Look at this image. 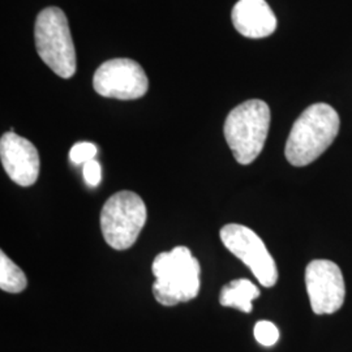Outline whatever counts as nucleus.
Here are the masks:
<instances>
[{
	"instance_id": "ddd939ff",
	"label": "nucleus",
	"mask_w": 352,
	"mask_h": 352,
	"mask_svg": "<svg viewBox=\"0 0 352 352\" xmlns=\"http://www.w3.org/2000/svg\"><path fill=\"white\" fill-rule=\"evenodd\" d=\"M254 338L265 347H272L279 340V330L270 321H258L254 325Z\"/></svg>"
},
{
	"instance_id": "20e7f679",
	"label": "nucleus",
	"mask_w": 352,
	"mask_h": 352,
	"mask_svg": "<svg viewBox=\"0 0 352 352\" xmlns=\"http://www.w3.org/2000/svg\"><path fill=\"white\" fill-rule=\"evenodd\" d=\"M36 49L43 63L62 78L76 72V50L65 13L58 7H47L37 16L34 26Z\"/></svg>"
},
{
	"instance_id": "9d476101",
	"label": "nucleus",
	"mask_w": 352,
	"mask_h": 352,
	"mask_svg": "<svg viewBox=\"0 0 352 352\" xmlns=\"http://www.w3.org/2000/svg\"><path fill=\"white\" fill-rule=\"evenodd\" d=\"M231 19L235 29L247 38L269 37L277 29V17L265 0H239Z\"/></svg>"
},
{
	"instance_id": "f03ea898",
	"label": "nucleus",
	"mask_w": 352,
	"mask_h": 352,
	"mask_svg": "<svg viewBox=\"0 0 352 352\" xmlns=\"http://www.w3.org/2000/svg\"><path fill=\"white\" fill-rule=\"evenodd\" d=\"M155 280L153 294L164 307H174L197 298L200 292L199 260L187 247L179 245L173 251L160 253L151 265Z\"/></svg>"
},
{
	"instance_id": "0eeeda50",
	"label": "nucleus",
	"mask_w": 352,
	"mask_h": 352,
	"mask_svg": "<svg viewBox=\"0 0 352 352\" xmlns=\"http://www.w3.org/2000/svg\"><path fill=\"white\" fill-rule=\"evenodd\" d=\"M93 87L102 97L129 101L146 94L149 80L138 62L118 58L100 65L93 76Z\"/></svg>"
},
{
	"instance_id": "9b49d317",
	"label": "nucleus",
	"mask_w": 352,
	"mask_h": 352,
	"mask_svg": "<svg viewBox=\"0 0 352 352\" xmlns=\"http://www.w3.org/2000/svg\"><path fill=\"white\" fill-rule=\"evenodd\" d=\"M260 296V289L248 279H235L223 286L219 294V302L223 307L236 308L244 314H251L252 302Z\"/></svg>"
},
{
	"instance_id": "6e6552de",
	"label": "nucleus",
	"mask_w": 352,
	"mask_h": 352,
	"mask_svg": "<svg viewBox=\"0 0 352 352\" xmlns=\"http://www.w3.org/2000/svg\"><path fill=\"white\" fill-rule=\"evenodd\" d=\"M305 286L316 315H331L344 302L346 286L340 266L329 260H314L305 269Z\"/></svg>"
},
{
	"instance_id": "4468645a",
	"label": "nucleus",
	"mask_w": 352,
	"mask_h": 352,
	"mask_svg": "<svg viewBox=\"0 0 352 352\" xmlns=\"http://www.w3.org/2000/svg\"><path fill=\"white\" fill-rule=\"evenodd\" d=\"M97 146L91 142H77L69 151V160L75 164H85L97 155Z\"/></svg>"
},
{
	"instance_id": "1a4fd4ad",
	"label": "nucleus",
	"mask_w": 352,
	"mask_h": 352,
	"mask_svg": "<svg viewBox=\"0 0 352 352\" xmlns=\"http://www.w3.org/2000/svg\"><path fill=\"white\" fill-rule=\"evenodd\" d=\"M0 160L10 179L20 187H30L39 175L37 148L14 132H7L0 139Z\"/></svg>"
},
{
	"instance_id": "7ed1b4c3",
	"label": "nucleus",
	"mask_w": 352,
	"mask_h": 352,
	"mask_svg": "<svg viewBox=\"0 0 352 352\" xmlns=\"http://www.w3.org/2000/svg\"><path fill=\"white\" fill-rule=\"evenodd\" d=\"M270 126V109L261 100L243 102L228 113L223 132L240 164H250L264 149Z\"/></svg>"
},
{
	"instance_id": "f8f14e48",
	"label": "nucleus",
	"mask_w": 352,
	"mask_h": 352,
	"mask_svg": "<svg viewBox=\"0 0 352 352\" xmlns=\"http://www.w3.org/2000/svg\"><path fill=\"white\" fill-rule=\"evenodd\" d=\"M24 272L4 253H0V289L10 294H20L26 289Z\"/></svg>"
},
{
	"instance_id": "2eb2a0df",
	"label": "nucleus",
	"mask_w": 352,
	"mask_h": 352,
	"mask_svg": "<svg viewBox=\"0 0 352 352\" xmlns=\"http://www.w3.org/2000/svg\"><path fill=\"white\" fill-rule=\"evenodd\" d=\"M82 174H84V179H85L88 186H90V187H97L101 183V164H98L96 160L89 161V162L84 164Z\"/></svg>"
},
{
	"instance_id": "423d86ee",
	"label": "nucleus",
	"mask_w": 352,
	"mask_h": 352,
	"mask_svg": "<svg viewBox=\"0 0 352 352\" xmlns=\"http://www.w3.org/2000/svg\"><path fill=\"white\" fill-rule=\"evenodd\" d=\"M221 240L228 251L251 269L253 276L264 287H273L277 283L276 261L264 241L251 228L230 223L222 227Z\"/></svg>"
},
{
	"instance_id": "f257e3e1",
	"label": "nucleus",
	"mask_w": 352,
	"mask_h": 352,
	"mask_svg": "<svg viewBox=\"0 0 352 352\" xmlns=\"http://www.w3.org/2000/svg\"><path fill=\"white\" fill-rule=\"evenodd\" d=\"M340 115L327 103L307 107L291 128L285 155L295 167H304L316 161L340 132Z\"/></svg>"
},
{
	"instance_id": "39448f33",
	"label": "nucleus",
	"mask_w": 352,
	"mask_h": 352,
	"mask_svg": "<svg viewBox=\"0 0 352 352\" xmlns=\"http://www.w3.org/2000/svg\"><path fill=\"white\" fill-rule=\"evenodd\" d=\"M146 222V206L138 193L120 190L104 202L101 212L102 235L116 251L131 248Z\"/></svg>"
}]
</instances>
